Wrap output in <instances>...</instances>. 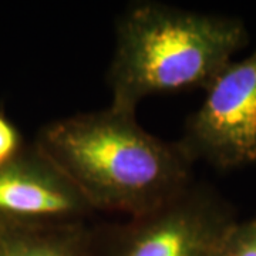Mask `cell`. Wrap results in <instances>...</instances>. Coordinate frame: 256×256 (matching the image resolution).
Returning <instances> with one entry per match:
<instances>
[{
  "instance_id": "6da1fadb",
  "label": "cell",
  "mask_w": 256,
  "mask_h": 256,
  "mask_svg": "<svg viewBox=\"0 0 256 256\" xmlns=\"http://www.w3.org/2000/svg\"><path fill=\"white\" fill-rule=\"evenodd\" d=\"M96 210L134 216L184 191L194 165L176 141L148 132L112 106L47 122L33 141Z\"/></svg>"
},
{
  "instance_id": "7a4b0ae2",
  "label": "cell",
  "mask_w": 256,
  "mask_h": 256,
  "mask_svg": "<svg viewBox=\"0 0 256 256\" xmlns=\"http://www.w3.org/2000/svg\"><path fill=\"white\" fill-rule=\"evenodd\" d=\"M248 42L249 32L239 18L156 0L131 3L116 22L107 70L110 106L136 112L151 96L205 90Z\"/></svg>"
},
{
  "instance_id": "3957f363",
  "label": "cell",
  "mask_w": 256,
  "mask_h": 256,
  "mask_svg": "<svg viewBox=\"0 0 256 256\" xmlns=\"http://www.w3.org/2000/svg\"><path fill=\"white\" fill-rule=\"evenodd\" d=\"M236 220L220 192L194 181L144 214L90 225L88 256H218Z\"/></svg>"
},
{
  "instance_id": "277c9868",
  "label": "cell",
  "mask_w": 256,
  "mask_h": 256,
  "mask_svg": "<svg viewBox=\"0 0 256 256\" xmlns=\"http://www.w3.org/2000/svg\"><path fill=\"white\" fill-rule=\"evenodd\" d=\"M176 142L194 162L220 171L256 164V46L205 88Z\"/></svg>"
},
{
  "instance_id": "5b68a950",
  "label": "cell",
  "mask_w": 256,
  "mask_h": 256,
  "mask_svg": "<svg viewBox=\"0 0 256 256\" xmlns=\"http://www.w3.org/2000/svg\"><path fill=\"white\" fill-rule=\"evenodd\" d=\"M96 210L34 142L0 164V225L87 222Z\"/></svg>"
},
{
  "instance_id": "8992f818",
  "label": "cell",
  "mask_w": 256,
  "mask_h": 256,
  "mask_svg": "<svg viewBox=\"0 0 256 256\" xmlns=\"http://www.w3.org/2000/svg\"><path fill=\"white\" fill-rule=\"evenodd\" d=\"M87 222L18 226L0 225V256H88Z\"/></svg>"
},
{
  "instance_id": "52a82bcc",
  "label": "cell",
  "mask_w": 256,
  "mask_h": 256,
  "mask_svg": "<svg viewBox=\"0 0 256 256\" xmlns=\"http://www.w3.org/2000/svg\"><path fill=\"white\" fill-rule=\"evenodd\" d=\"M218 256H256V215L232 225Z\"/></svg>"
},
{
  "instance_id": "ba28073f",
  "label": "cell",
  "mask_w": 256,
  "mask_h": 256,
  "mask_svg": "<svg viewBox=\"0 0 256 256\" xmlns=\"http://www.w3.org/2000/svg\"><path fill=\"white\" fill-rule=\"evenodd\" d=\"M26 146L22 132L3 112H0V164L16 156Z\"/></svg>"
}]
</instances>
